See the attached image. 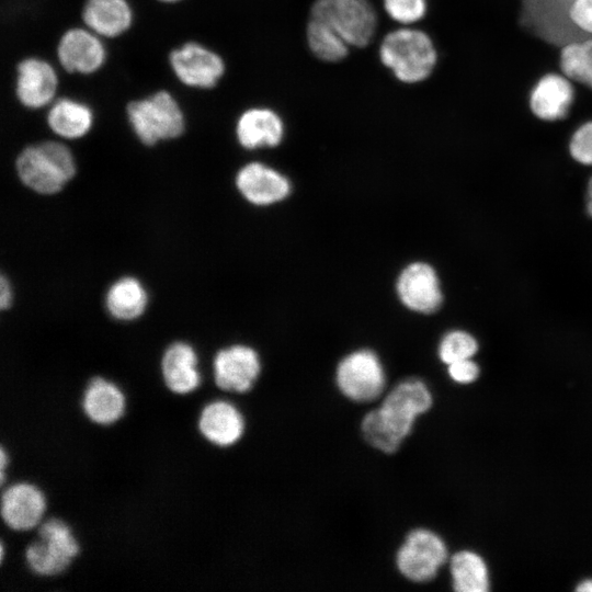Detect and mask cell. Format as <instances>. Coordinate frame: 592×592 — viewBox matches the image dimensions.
Returning a JSON list of instances; mask_svg holds the SVG:
<instances>
[{
	"mask_svg": "<svg viewBox=\"0 0 592 592\" xmlns=\"http://www.w3.org/2000/svg\"><path fill=\"white\" fill-rule=\"evenodd\" d=\"M448 557L444 539L429 528L411 530L399 546L395 563L407 580L424 583L434 579Z\"/></svg>",
	"mask_w": 592,
	"mask_h": 592,
	"instance_id": "cell-8",
	"label": "cell"
},
{
	"mask_svg": "<svg viewBox=\"0 0 592 592\" xmlns=\"http://www.w3.org/2000/svg\"><path fill=\"white\" fill-rule=\"evenodd\" d=\"M576 590L580 592H592V579H585L579 582Z\"/></svg>",
	"mask_w": 592,
	"mask_h": 592,
	"instance_id": "cell-36",
	"label": "cell"
},
{
	"mask_svg": "<svg viewBox=\"0 0 592 592\" xmlns=\"http://www.w3.org/2000/svg\"><path fill=\"white\" fill-rule=\"evenodd\" d=\"M432 403V392L423 380L399 382L386 394L379 407L362 419L363 439L385 454L397 452L412 432L417 419L428 412Z\"/></svg>",
	"mask_w": 592,
	"mask_h": 592,
	"instance_id": "cell-1",
	"label": "cell"
},
{
	"mask_svg": "<svg viewBox=\"0 0 592 592\" xmlns=\"http://www.w3.org/2000/svg\"><path fill=\"white\" fill-rule=\"evenodd\" d=\"M570 158L585 167H592V119L581 123L571 134L568 143Z\"/></svg>",
	"mask_w": 592,
	"mask_h": 592,
	"instance_id": "cell-30",
	"label": "cell"
},
{
	"mask_svg": "<svg viewBox=\"0 0 592 592\" xmlns=\"http://www.w3.org/2000/svg\"><path fill=\"white\" fill-rule=\"evenodd\" d=\"M196 426L206 442L216 447L227 448L236 445L244 435L246 419L231 401L215 399L202 408Z\"/></svg>",
	"mask_w": 592,
	"mask_h": 592,
	"instance_id": "cell-16",
	"label": "cell"
},
{
	"mask_svg": "<svg viewBox=\"0 0 592 592\" xmlns=\"http://www.w3.org/2000/svg\"><path fill=\"white\" fill-rule=\"evenodd\" d=\"M574 0H521L520 24L532 36L558 48L588 37L573 23Z\"/></svg>",
	"mask_w": 592,
	"mask_h": 592,
	"instance_id": "cell-6",
	"label": "cell"
},
{
	"mask_svg": "<svg viewBox=\"0 0 592 592\" xmlns=\"http://www.w3.org/2000/svg\"><path fill=\"white\" fill-rule=\"evenodd\" d=\"M284 122L280 114L265 106L244 110L236 124V136L244 149L275 147L284 137Z\"/></svg>",
	"mask_w": 592,
	"mask_h": 592,
	"instance_id": "cell-21",
	"label": "cell"
},
{
	"mask_svg": "<svg viewBox=\"0 0 592 592\" xmlns=\"http://www.w3.org/2000/svg\"><path fill=\"white\" fill-rule=\"evenodd\" d=\"M12 303V289L9 280L5 275H1L0 278V307L2 310L10 307Z\"/></svg>",
	"mask_w": 592,
	"mask_h": 592,
	"instance_id": "cell-33",
	"label": "cell"
},
{
	"mask_svg": "<svg viewBox=\"0 0 592 592\" xmlns=\"http://www.w3.org/2000/svg\"><path fill=\"white\" fill-rule=\"evenodd\" d=\"M261 360L258 352L246 344H234L216 352L213 358L215 385L227 392L250 391L260 374Z\"/></svg>",
	"mask_w": 592,
	"mask_h": 592,
	"instance_id": "cell-11",
	"label": "cell"
},
{
	"mask_svg": "<svg viewBox=\"0 0 592 592\" xmlns=\"http://www.w3.org/2000/svg\"><path fill=\"white\" fill-rule=\"evenodd\" d=\"M378 53L382 64L396 79L409 84L429 80L440 61L435 39L428 32L409 26L386 34Z\"/></svg>",
	"mask_w": 592,
	"mask_h": 592,
	"instance_id": "cell-2",
	"label": "cell"
},
{
	"mask_svg": "<svg viewBox=\"0 0 592 592\" xmlns=\"http://www.w3.org/2000/svg\"><path fill=\"white\" fill-rule=\"evenodd\" d=\"M57 59L70 73L91 75L103 67L106 49L101 36L88 27H72L59 38Z\"/></svg>",
	"mask_w": 592,
	"mask_h": 592,
	"instance_id": "cell-13",
	"label": "cell"
},
{
	"mask_svg": "<svg viewBox=\"0 0 592 592\" xmlns=\"http://www.w3.org/2000/svg\"><path fill=\"white\" fill-rule=\"evenodd\" d=\"M396 289L401 303L417 312L432 314L443 301L439 276L435 270L424 262L406 266L398 276Z\"/></svg>",
	"mask_w": 592,
	"mask_h": 592,
	"instance_id": "cell-14",
	"label": "cell"
},
{
	"mask_svg": "<svg viewBox=\"0 0 592 592\" xmlns=\"http://www.w3.org/2000/svg\"><path fill=\"white\" fill-rule=\"evenodd\" d=\"M93 121L92 109L84 102L71 98L55 100L46 116L49 129L65 139H79L86 136L92 128Z\"/></svg>",
	"mask_w": 592,
	"mask_h": 592,
	"instance_id": "cell-23",
	"label": "cell"
},
{
	"mask_svg": "<svg viewBox=\"0 0 592 592\" xmlns=\"http://www.w3.org/2000/svg\"><path fill=\"white\" fill-rule=\"evenodd\" d=\"M15 168L20 181L43 195L60 192L76 174L72 152L54 140L25 147L16 158Z\"/></svg>",
	"mask_w": 592,
	"mask_h": 592,
	"instance_id": "cell-3",
	"label": "cell"
},
{
	"mask_svg": "<svg viewBox=\"0 0 592 592\" xmlns=\"http://www.w3.org/2000/svg\"><path fill=\"white\" fill-rule=\"evenodd\" d=\"M479 366L471 358L453 362L447 365L449 378L457 384H469L479 376Z\"/></svg>",
	"mask_w": 592,
	"mask_h": 592,
	"instance_id": "cell-31",
	"label": "cell"
},
{
	"mask_svg": "<svg viewBox=\"0 0 592 592\" xmlns=\"http://www.w3.org/2000/svg\"><path fill=\"white\" fill-rule=\"evenodd\" d=\"M236 185L248 202L259 206L281 202L291 192L286 177L257 161L244 164L238 171Z\"/></svg>",
	"mask_w": 592,
	"mask_h": 592,
	"instance_id": "cell-20",
	"label": "cell"
},
{
	"mask_svg": "<svg viewBox=\"0 0 592 592\" xmlns=\"http://www.w3.org/2000/svg\"><path fill=\"white\" fill-rule=\"evenodd\" d=\"M574 98L576 84L560 71H550L534 84L528 104L536 118L558 122L569 115Z\"/></svg>",
	"mask_w": 592,
	"mask_h": 592,
	"instance_id": "cell-17",
	"label": "cell"
},
{
	"mask_svg": "<svg viewBox=\"0 0 592 592\" xmlns=\"http://www.w3.org/2000/svg\"><path fill=\"white\" fill-rule=\"evenodd\" d=\"M169 65L177 79L195 89H212L226 71L223 57L205 45L191 41L173 48Z\"/></svg>",
	"mask_w": 592,
	"mask_h": 592,
	"instance_id": "cell-10",
	"label": "cell"
},
{
	"mask_svg": "<svg viewBox=\"0 0 592 592\" xmlns=\"http://www.w3.org/2000/svg\"><path fill=\"white\" fill-rule=\"evenodd\" d=\"M307 44L311 53L326 62H338L349 55L350 45L328 23L309 16L306 26Z\"/></svg>",
	"mask_w": 592,
	"mask_h": 592,
	"instance_id": "cell-26",
	"label": "cell"
},
{
	"mask_svg": "<svg viewBox=\"0 0 592 592\" xmlns=\"http://www.w3.org/2000/svg\"><path fill=\"white\" fill-rule=\"evenodd\" d=\"M335 385L349 400L366 403L385 391L386 372L379 356L368 349L345 355L335 369Z\"/></svg>",
	"mask_w": 592,
	"mask_h": 592,
	"instance_id": "cell-9",
	"label": "cell"
},
{
	"mask_svg": "<svg viewBox=\"0 0 592 592\" xmlns=\"http://www.w3.org/2000/svg\"><path fill=\"white\" fill-rule=\"evenodd\" d=\"M57 89V72L45 59L26 57L16 65L15 95L24 107L37 110L50 105Z\"/></svg>",
	"mask_w": 592,
	"mask_h": 592,
	"instance_id": "cell-15",
	"label": "cell"
},
{
	"mask_svg": "<svg viewBox=\"0 0 592 592\" xmlns=\"http://www.w3.org/2000/svg\"><path fill=\"white\" fill-rule=\"evenodd\" d=\"M160 372L166 388L174 395L192 394L202 384L197 353L184 341H174L164 349Z\"/></svg>",
	"mask_w": 592,
	"mask_h": 592,
	"instance_id": "cell-19",
	"label": "cell"
},
{
	"mask_svg": "<svg viewBox=\"0 0 592 592\" xmlns=\"http://www.w3.org/2000/svg\"><path fill=\"white\" fill-rule=\"evenodd\" d=\"M126 116L135 136L146 146L175 139L185 129L182 107L167 90L129 101Z\"/></svg>",
	"mask_w": 592,
	"mask_h": 592,
	"instance_id": "cell-5",
	"label": "cell"
},
{
	"mask_svg": "<svg viewBox=\"0 0 592 592\" xmlns=\"http://www.w3.org/2000/svg\"><path fill=\"white\" fill-rule=\"evenodd\" d=\"M383 7L395 22L410 25L428 15L430 0H383Z\"/></svg>",
	"mask_w": 592,
	"mask_h": 592,
	"instance_id": "cell-29",
	"label": "cell"
},
{
	"mask_svg": "<svg viewBox=\"0 0 592 592\" xmlns=\"http://www.w3.org/2000/svg\"><path fill=\"white\" fill-rule=\"evenodd\" d=\"M476 338L464 330H452L447 332L439 344V357L446 365L471 358L478 351Z\"/></svg>",
	"mask_w": 592,
	"mask_h": 592,
	"instance_id": "cell-28",
	"label": "cell"
},
{
	"mask_svg": "<svg viewBox=\"0 0 592 592\" xmlns=\"http://www.w3.org/2000/svg\"><path fill=\"white\" fill-rule=\"evenodd\" d=\"M310 16L332 26L353 47H365L377 29V14L368 0H316Z\"/></svg>",
	"mask_w": 592,
	"mask_h": 592,
	"instance_id": "cell-7",
	"label": "cell"
},
{
	"mask_svg": "<svg viewBox=\"0 0 592 592\" xmlns=\"http://www.w3.org/2000/svg\"><path fill=\"white\" fill-rule=\"evenodd\" d=\"M160 2H163V3H174V2H178L180 0H158Z\"/></svg>",
	"mask_w": 592,
	"mask_h": 592,
	"instance_id": "cell-37",
	"label": "cell"
},
{
	"mask_svg": "<svg viewBox=\"0 0 592 592\" xmlns=\"http://www.w3.org/2000/svg\"><path fill=\"white\" fill-rule=\"evenodd\" d=\"M449 570L453 588L457 592H487L490 589L488 567L475 551L460 550L454 554Z\"/></svg>",
	"mask_w": 592,
	"mask_h": 592,
	"instance_id": "cell-25",
	"label": "cell"
},
{
	"mask_svg": "<svg viewBox=\"0 0 592 592\" xmlns=\"http://www.w3.org/2000/svg\"><path fill=\"white\" fill-rule=\"evenodd\" d=\"M570 15L582 33L592 36V0H574Z\"/></svg>",
	"mask_w": 592,
	"mask_h": 592,
	"instance_id": "cell-32",
	"label": "cell"
},
{
	"mask_svg": "<svg viewBox=\"0 0 592 592\" xmlns=\"http://www.w3.org/2000/svg\"><path fill=\"white\" fill-rule=\"evenodd\" d=\"M148 304L147 292L139 280L123 276L115 281L105 294L107 312L117 320L132 321L139 318Z\"/></svg>",
	"mask_w": 592,
	"mask_h": 592,
	"instance_id": "cell-24",
	"label": "cell"
},
{
	"mask_svg": "<svg viewBox=\"0 0 592 592\" xmlns=\"http://www.w3.org/2000/svg\"><path fill=\"white\" fill-rule=\"evenodd\" d=\"M80 550L79 539L70 524L52 515L36 527V537L24 549V560L33 574L53 578L66 572Z\"/></svg>",
	"mask_w": 592,
	"mask_h": 592,
	"instance_id": "cell-4",
	"label": "cell"
},
{
	"mask_svg": "<svg viewBox=\"0 0 592 592\" xmlns=\"http://www.w3.org/2000/svg\"><path fill=\"white\" fill-rule=\"evenodd\" d=\"M9 465H10L9 452L5 449L3 445H1L0 447V486L1 488L5 485L7 470L9 469Z\"/></svg>",
	"mask_w": 592,
	"mask_h": 592,
	"instance_id": "cell-34",
	"label": "cell"
},
{
	"mask_svg": "<svg viewBox=\"0 0 592 592\" xmlns=\"http://www.w3.org/2000/svg\"><path fill=\"white\" fill-rule=\"evenodd\" d=\"M560 72L574 84L592 90V36L561 47Z\"/></svg>",
	"mask_w": 592,
	"mask_h": 592,
	"instance_id": "cell-27",
	"label": "cell"
},
{
	"mask_svg": "<svg viewBox=\"0 0 592 592\" xmlns=\"http://www.w3.org/2000/svg\"><path fill=\"white\" fill-rule=\"evenodd\" d=\"M47 509L44 491L26 480L15 481L2 487L0 514L3 524L14 532H29L36 528Z\"/></svg>",
	"mask_w": 592,
	"mask_h": 592,
	"instance_id": "cell-12",
	"label": "cell"
},
{
	"mask_svg": "<svg viewBox=\"0 0 592 592\" xmlns=\"http://www.w3.org/2000/svg\"><path fill=\"white\" fill-rule=\"evenodd\" d=\"M126 406L123 389L109 378L93 376L82 389L80 399L82 413L95 425H114L124 417Z\"/></svg>",
	"mask_w": 592,
	"mask_h": 592,
	"instance_id": "cell-18",
	"label": "cell"
},
{
	"mask_svg": "<svg viewBox=\"0 0 592 592\" xmlns=\"http://www.w3.org/2000/svg\"><path fill=\"white\" fill-rule=\"evenodd\" d=\"M587 210L588 214L592 217V177L589 179L587 189Z\"/></svg>",
	"mask_w": 592,
	"mask_h": 592,
	"instance_id": "cell-35",
	"label": "cell"
},
{
	"mask_svg": "<svg viewBox=\"0 0 592 592\" xmlns=\"http://www.w3.org/2000/svg\"><path fill=\"white\" fill-rule=\"evenodd\" d=\"M81 16L86 27L101 37L113 38L129 30L134 13L127 0H86Z\"/></svg>",
	"mask_w": 592,
	"mask_h": 592,
	"instance_id": "cell-22",
	"label": "cell"
}]
</instances>
